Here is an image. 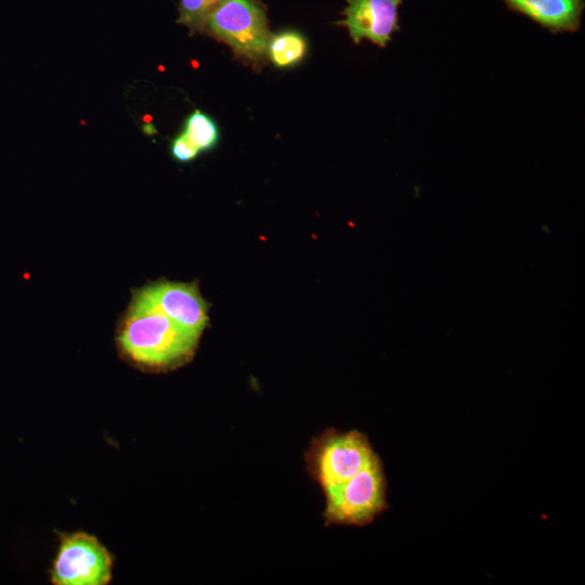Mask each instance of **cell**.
<instances>
[{
    "label": "cell",
    "mask_w": 585,
    "mask_h": 585,
    "mask_svg": "<svg viewBox=\"0 0 585 585\" xmlns=\"http://www.w3.org/2000/svg\"><path fill=\"white\" fill-rule=\"evenodd\" d=\"M118 341L134 362L161 368L185 362L193 354L198 337L160 312L133 301Z\"/></svg>",
    "instance_id": "1"
},
{
    "label": "cell",
    "mask_w": 585,
    "mask_h": 585,
    "mask_svg": "<svg viewBox=\"0 0 585 585\" xmlns=\"http://www.w3.org/2000/svg\"><path fill=\"white\" fill-rule=\"evenodd\" d=\"M205 29L256 62L264 57L271 39L265 12L257 0H221L208 15Z\"/></svg>",
    "instance_id": "2"
},
{
    "label": "cell",
    "mask_w": 585,
    "mask_h": 585,
    "mask_svg": "<svg viewBox=\"0 0 585 585\" xmlns=\"http://www.w3.org/2000/svg\"><path fill=\"white\" fill-rule=\"evenodd\" d=\"M326 492L329 522L364 525L387 508L386 479L379 458Z\"/></svg>",
    "instance_id": "3"
},
{
    "label": "cell",
    "mask_w": 585,
    "mask_h": 585,
    "mask_svg": "<svg viewBox=\"0 0 585 585\" xmlns=\"http://www.w3.org/2000/svg\"><path fill=\"white\" fill-rule=\"evenodd\" d=\"M377 458L361 432H334L325 435L314 448L312 468L326 491L343 483Z\"/></svg>",
    "instance_id": "4"
},
{
    "label": "cell",
    "mask_w": 585,
    "mask_h": 585,
    "mask_svg": "<svg viewBox=\"0 0 585 585\" xmlns=\"http://www.w3.org/2000/svg\"><path fill=\"white\" fill-rule=\"evenodd\" d=\"M112 559L99 541L86 533L63 540L52 571L60 585H103L110 580Z\"/></svg>",
    "instance_id": "5"
},
{
    "label": "cell",
    "mask_w": 585,
    "mask_h": 585,
    "mask_svg": "<svg viewBox=\"0 0 585 585\" xmlns=\"http://www.w3.org/2000/svg\"><path fill=\"white\" fill-rule=\"evenodd\" d=\"M133 301L150 307L199 338L207 321V304L195 284L160 282L142 288Z\"/></svg>",
    "instance_id": "6"
},
{
    "label": "cell",
    "mask_w": 585,
    "mask_h": 585,
    "mask_svg": "<svg viewBox=\"0 0 585 585\" xmlns=\"http://www.w3.org/2000/svg\"><path fill=\"white\" fill-rule=\"evenodd\" d=\"M344 26L355 43L366 39L381 48L391 40L399 27V6L402 0H347Z\"/></svg>",
    "instance_id": "7"
},
{
    "label": "cell",
    "mask_w": 585,
    "mask_h": 585,
    "mask_svg": "<svg viewBox=\"0 0 585 585\" xmlns=\"http://www.w3.org/2000/svg\"><path fill=\"white\" fill-rule=\"evenodd\" d=\"M514 9L554 29H573L580 18L577 0H506Z\"/></svg>",
    "instance_id": "8"
},
{
    "label": "cell",
    "mask_w": 585,
    "mask_h": 585,
    "mask_svg": "<svg viewBox=\"0 0 585 585\" xmlns=\"http://www.w3.org/2000/svg\"><path fill=\"white\" fill-rule=\"evenodd\" d=\"M306 51L304 37L298 31L286 30L271 37L266 54L277 67H287L300 62Z\"/></svg>",
    "instance_id": "9"
},
{
    "label": "cell",
    "mask_w": 585,
    "mask_h": 585,
    "mask_svg": "<svg viewBox=\"0 0 585 585\" xmlns=\"http://www.w3.org/2000/svg\"><path fill=\"white\" fill-rule=\"evenodd\" d=\"M182 133L199 152L211 150L219 139L214 121L198 109L187 116Z\"/></svg>",
    "instance_id": "10"
},
{
    "label": "cell",
    "mask_w": 585,
    "mask_h": 585,
    "mask_svg": "<svg viewBox=\"0 0 585 585\" xmlns=\"http://www.w3.org/2000/svg\"><path fill=\"white\" fill-rule=\"evenodd\" d=\"M221 0H180L178 23L184 25L191 32L205 29V23Z\"/></svg>",
    "instance_id": "11"
},
{
    "label": "cell",
    "mask_w": 585,
    "mask_h": 585,
    "mask_svg": "<svg viewBox=\"0 0 585 585\" xmlns=\"http://www.w3.org/2000/svg\"><path fill=\"white\" fill-rule=\"evenodd\" d=\"M172 157L179 162H188L200 153L183 133L177 135L170 146Z\"/></svg>",
    "instance_id": "12"
}]
</instances>
